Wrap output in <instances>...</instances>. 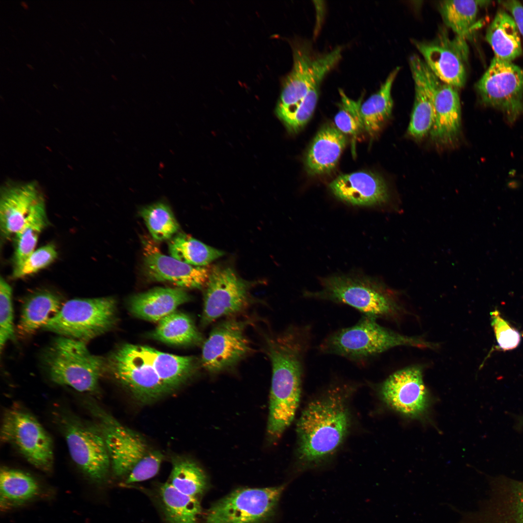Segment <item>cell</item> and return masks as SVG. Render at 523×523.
<instances>
[{
	"mask_svg": "<svg viewBox=\"0 0 523 523\" xmlns=\"http://www.w3.org/2000/svg\"><path fill=\"white\" fill-rule=\"evenodd\" d=\"M11 287L2 277L0 279V348L14 338Z\"/></svg>",
	"mask_w": 523,
	"mask_h": 523,
	"instance_id": "60d3db41",
	"label": "cell"
},
{
	"mask_svg": "<svg viewBox=\"0 0 523 523\" xmlns=\"http://www.w3.org/2000/svg\"><path fill=\"white\" fill-rule=\"evenodd\" d=\"M499 2L510 12L520 34L523 36V5L514 0H501Z\"/></svg>",
	"mask_w": 523,
	"mask_h": 523,
	"instance_id": "7bdbcfd3",
	"label": "cell"
},
{
	"mask_svg": "<svg viewBox=\"0 0 523 523\" xmlns=\"http://www.w3.org/2000/svg\"><path fill=\"white\" fill-rule=\"evenodd\" d=\"M84 406L94 419L103 437L114 475L126 484L141 482L158 472L163 455L135 431L123 425L93 399Z\"/></svg>",
	"mask_w": 523,
	"mask_h": 523,
	"instance_id": "7a4b0ae2",
	"label": "cell"
},
{
	"mask_svg": "<svg viewBox=\"0 0 523 523\" xmlns=\"http://www.w3.org/2000/svg\"><path fill=\"white\" fill-rule=\"evenodd\" d=\"M115 312L111 297L73 299L63 304L42 328L86 343L112 327Z\"/></svg>",
	"mask_w": 523,
	"mask_h": 523,
	"instance_id": "52a82bcc",
	"label": "cell"
},
{
	"mask_svg": "<svg viewBox=\"0 0 523 523\" xmlns=\"http://www.w3.org/2000/svg\"><path fill=\"white\" fill-rule=\"evenodd\" d=\"M482 102L501 111L510 123L523 113V69L495 57L477 82Z\"/></svg>",
	"mask_w": 523,
	"mask_h": 523,
	"instance_id": "4fadbf2b",
	"label": "cell"
},
{
	"mask_svg": "<svg viewBox=\"0 0 523 523\" xmlns=\"http://www.w3.org/2000/svg\"><path fill=\"white\" fill-rule=\"evenodd\" d=\"M150 492L166 523H198L201 511L199 498L180 492L168 481Z\"/></svg>",
	"mask_w": 523,
	"mask_h": 523,
	"instance_id": "d4e9b609",
	"label": "cell"
},
{
	"mask_svg": "<svg viewBox=\"0 0 523 523\" xmlns=\"http://www.w3.org/2000/svg\"><path fill=\"white\" fill-rule=\"evenodd\" d=\"M52 418L65 440L71 459L81 472L95 483L105 482L111 469L110 461L96 424L58 406L52 412Z\"/></svg>",
	"mask_w": 523,
	"mask_h": 523,
	"instance_id": "5b68a950",
	"label": "cell"
},
{
	"mask_svg": "<svg viewBox=\"0 0 523 523\" xmlns=\"http://www.w3.org/2000/svg\"><path fill=\"white\" fill-rule=\"evenodd\" d=\"M413 43L426 64L440 80L458 89L464 86L469 56L466 39L456 35L451 37L447 31L442 29L431 40H414Z\"/></svg>",
	"mask_w": 523,
	"mask_h": 523,
	"instance_id": "5bb4252c",
	"label": "cell"
},
{
	"mask_svg": "<svg viewBox=\"0 0 523 523\" xmlns=\"http://www.w3.org/2000/svg\"><path fill=\"white\" fill-rule=\"evenodd\" d=\"M380 393L387 406L406 417L418 418L426 413L429 406V395L422 370L417 366L392 374L381 385Z\"/></svg>",
	"mask_w": 523,
	"mask_h": 523,
	"instance_id": "e0dca14e",
	"label": "cell"
},
{
	"mask_svg": "<svg viewBox=\"0 0 523 523\" xmlns=\"http://www.w3.org/2000/svg\"><path fill=\"white\" fill-rule=\"evenodd\" d=\"M415 86V100L408 134L419 140L430 132L434 118L431 71L423 60L416 55L409 60Z\"/></svg>",
	"mask_w": 523,
	"mask_h": 523,
	"instance_id": "44dd1931",
	"label": "cell"
},
{
	"mask_svg": "<svg viewBox=\"0 0 523 523\" xmlns=\"http://www.w3.org/2000/svg\"><path fill=\"white\" fill-rule=\"evenodd\" d=\"M139 213L154 241L170 239L179 230V225L173 212L165 202H157L146 206Z\"/></svg>",
	"mask_w": 523,
	"mask_h": 523,
	"instance_id": "d590c367",
	"label": "cell"
},
{
	"mask_svg": "<svg viewBox=\"0 0 523 523\" xmlns=\"http://www.w3.org/2000/svg\"><path fill=\"white\" fill-rule=\"evenodd\" d=\"M248 321L225 320L215 325L203 343L201 364L211 373L233 368L251 350L245 334Z\"/></svg>",
	"mask_w": 523,
	"mask_h": 523,
	"instance_id": "2e32d148",
	"label": "cell"
},
{
	"mask_svg": "<svg viewBox=\"0 0 523 523\" xmlns=\"http://www.w3.org/2000/svg\"><path fill=\"white\" fill-rule=\"evenodd\" d=\"M44 360L53 382L91 394L98 391L99 380L107 368L103 358L92 354L85 342L62 336L52 342Z\"/></svg>",
	"mask_w": 523,
	"mask_h": 523,
	"instance_id": "277c9868",
	"label": "cell"
},
{
	"mask_svg": "<svg viewBox=\"0 0 523 523\" xmlns=\"http://www.w3.org/2000/svg\"><path fill=\"white\" fill-rule=\"evenodd\" d=\"M60 297L53 292L39 291L24 301L17 325L18 333L26 337L43 326L61 309Z\"/></svg>",
	"mask_w": 523,
	"mask_h": 523,
	"instance_id": "f1b7e54d",
	"label": "cell"
},
{
	"mask_svg": "<svg viewBox=\"0 0 523 523\" xmlns=\"http://www.w3.org/2000/svg\"><path fill=\"white\" fill-rule=\"evenodd\" d=\"M434 118L430 134L436 143L453 146L461 132V108L458 89L440 80L431 72Z\"/></svg>",
	"mask_w": 523,
	"mask_h": 523,
	"instance_id": "d6986e66",
	"label": "cell"
},
{
	"mask_svg": "<svg viewBox=\"0 0 523 523\" xmlns=\"http://www.w3.org/2000/svg\"><path fill=\"white\" fill-rule=\"evenodd\" d=\"M0 506L3 509L23 505L40 494L36 479L24 471L3 466L0 474Z\"/></svg>",
	"mask_w": 523,
	"mask_h": 523,
	"instance_id": "f546056e",
	"label": "cell"
},
{
	"mask_svg": "<svg viewBox=\"0 0 523 523\" xmlns=\"http://www.w3.org/2000/svg\"><path fill=\"white\" fill-rule=\"evenodd\" d=\"M329 188L338 199L357 206L380 205L389 198L387 184L380 175L358 171L341 174L334 179Z\"/></svg>",
	"mask_w": 523,
	"mask_h": 523,
	"instance_id": "ffe728a7",
	"label": "cell"
},
{
	"mask_svg": "<svg viewBox=\"0 0 523 523\" xmlns=\"http://www.w3.org/2000/svg\"><path fill=\"white\" fill-rule=\"evenodd\" d=\"M322 81L318 80L312 84L293 114L283 123L290 133L299 132L312 117L318 101Z\"/></svg>",
	"mask_w": 523,
	"mask_h": 523,
	"instance_id": "f35d334b",
	"label": "cell"
},
{
	"mask_svg": "<svg viewBox=\"0 0 523 523\" xmlns=\"http://www.w3.org/2000/svg\"><path fill=\"white\" fill-rule=\"evenodd\" d=\"M285 487L236 490L212 505L205 523H263L274 514Z\"/></svg>",
	"mask_w": 523,
	"mask_h": 523,
	"instance_id": "8fae6325",
	"label": "cell"
},
{
	"mask_svg": "<svg viewBox=\"0 0 523 523\" xmlns=\"http://www.w3.org/2000/svg\"><path fill=\"white\" fill-rule=\"evenodd\" d=\"M168 482L180 492L199 498L207 487L206 476L195 462L185 458L174 459Z\"/></svg>",
	"mask_w": 523,
	"mask_h": 523,
	"instance_id": "e575fe53",
	"label": "cell"
},
{
	"mask_svg": "<svg viewBox=\"0 0 523 523\" xmlns=\"http://www.w3.org/2000/svg\"><path fill=\"white\" fill-rule=\"evenodd\" d=\"M152 337L175 345L198 344L202 339L192 319L186 314L175 311L159 322Z\"/></svg>",
	"mask_w": 523,
	"mask_h": 523,
	"instance_id": "d6a6232c",
	"label": "cell"
},
{
	"mask_svg": "<svg viewBox=\"0 0 523 523\" xmlns=\"http://www.w3.org/2000/svg\"><path fill=\"white\" fill-rule=\"evenodd\" d=\"M293 47V64L285 78L276 107V114L284 123L295 112L312 84L323 80L341 58L342 48L316 55L309 44L298 42Z\"/></svg>",
	"mask_w": 523,
	"mask_h": 523,
	"instance_id": "ba28073f",
	"label": "cell"
},
{
	"mask_svg": "<svg viewBox=\"0 0 523 523\" xmlns=\"http://www.w3.org/2000/svg\"><path fill=\"white\" fill-rule=\"evenodd\" d=\"M400 70L399 67L394 69L379 90L361 104L360 113L364 129L371 138L379 133L391 117L393 107L392 87Z\"/></svg>",
	"mask_w": 523,
	"mask_h": 523,
	"instance_id": "83f0119b",
	"label": "cell"
},
{
	"mask_svg": "<svg viewBox=\"0 0 523 523\" xmlns=\"http://www.w3.org/2000/svg\"><path fill=\"white\" fill-rule=\"evenodd\" d=\"M48 225L45 200L42 196L14 236V267L20 264L35 250L40 234Z\"/></svg>",
	"mask_w": 523,
	"mask_h": 523,
	"instance_id": "4dcf8cb0",
	"label": "cell"
},
{
	"mask_svg": "<svg viewBox=\"0 0 523 523\" xmlns=\"http://www.w3.org/2000/svg\"><path fill=\"white\" fill-rule=\"evenodd\" d=\"M272 378L267 433L279 438L295 416L300 399L304 365L298 357L280 354L271 360Z\"/></svg>",
	"mask_w": 523,
	"mask_h": 523,
	"instance_id": "9c48e42d",
	"label": "cell"
},
{
	"mask_svg": "<svg viewBox=\"0 0 523 523\" xmlns=\"http://www.w3.org/2000/svg\"><path fill=\"white\" fill-rule=\"evenodd\" d=\"M354 387L346 383L332 385L304 409L296 429L302 463H318L341 445L350 426L348 399Z\"/></svg>",
	"mask_w": 523,
	"mask_h": 523,
	"instance_id": "6da1fadb",
	"label": "cell"
},
{
	"mask_svg": "<svg viewBox=\"0 0 523 523\" xmlns=\"http://www.w3.org/2000/svg\"><path fill=\"white\" fill-rule=\"evenodd\" d=\"M502 495L495 523H523V482L511 483Z\"/></svg>",
	"mask_w": 523,
	"mask_h": 523,
	"instance_id": "8d00e7d4",
	"label": "cell"
},
{
	"mask_svg": "<svg viewBox=\"0 0 523 523\" xmlns=\"http://www.w3.org/2000/svg\"><path fill=\"white\" fill-rule=\"evenodd\" d=\"M138 347L170 392L185 383L196 369L193 357L165 353L146 346Z\"/></svg>",
	"mask_w": 523,
	"mask_h": 523,
	"instance_id": "484cf974",
	"label": "cell"
},
{
	"mask_svg": "<svg viewBox=\"0 0 523 523\" xmlns=\"http://www.w3.org/2000/svg\"><path fill=\"white\" fill-rule=\"evenodd\" d=\"M321 288L306 291V298L350 306L364 316L388 318L396 311L392 295L384 286L368 277L333 276L321 279Z\"/></svg>",
	"mask_w": 523,
	"mask_h": 523,
	"instance_id": "8992f818",
	"label": "cell"
},
{
	"mask_svg": "<svg viewBox=\"0 0 523 523\" xmlns=\"http://www.w3.org/2000/svg\"><path fill=\"white\" fill-rule=\"evenodd\" d=\"M190 299L187 293L181 288H156L133 296L129 308L137 317L159 322Z\"/></svg>",
	"mask_w": 523,
	"mask_h": 523,
	"instance_id": "cb8c5ba5",
	"label": "cell"
},
{
	"mask_svg": "<svg viewBox=\"0 0 523 523\" xmlns=\"http://www.w3.org/2000/svg\"><path fill=\"white\" fill-rule=\"evenodd\" d=\"M21 5L23 7V8L24 9H28V6L27 4L25 1H22L21 2Z\"/></svg>",
	"mask_w": 523,
	"mask_h": 523,
	"instance_id": "ee69618b",
	"label": "cell"
},
{
	"mask_svg": "<svg viewBox=\"0 0 523 523\" xmlns=\"http://www.w3.org/2000/svg\"><path fill=\"white\" fill-rule=\"evenodd\" d=\"M346 143L345 134L335 125L328 124L321 128L305 157L308 174L313 176L331 171L336 167Z\"/></svg>",
	"mask_w": 523,
	"mask_h": 523,
	"instance_id": "603a6c76",
	"label": "cell"
},
{
	"mask_svg": "<svg viewBox=\"0 0 523 523\" xmlns=\"http://www.w3.org/2000/svg\"><path fill=\"white\" fill-rule=\"evenodd\" d=\"M205 286L201 321L204 326L241 312L249 304V283L230 267L211 268Z\"/></svg>",
	"mask_w": 523,
	"mask_h": 523,
	"instance_id": "9a60e30c",
	"label": "cell"
},
{
	"mask_svg": "<svg viewBox=\"0 0 523 523\" xmlns=\"http://www.w3.org/2000/svg\"><path fill=\"white\" fill-rule=\"evenodd\" d=\"M27 65L31 69H33V68L30 65H29V64H28Z\"/></svg>",
	"mask_w": 523,
	"mask_h": 523,
	"instance_id": "f6af8a7d",
	"label": "cell"
},
{
	"mask_svg": "<svg viewBox=\"0 0 523 523\" xmlns=\"http://www.w3.org/2000/svg\"><path fill=\"white\" fill-rule=\"evenodd\" d=\"M171 257L188 264L204 267L222 256L224 252L209 246L189 235L179 233L168 244Z\"/></svg>",
	"mask_w": 523,
	"mask_h": 523,
	"instance_id": "836d02e7",
	"label": "cell"
},
{
	"mask_svg": "<svg viewBox=\"0 0 523 523\" xmlns=\"http://www.w3.org/2000/svg\"><path fill=\"white\" fill-rule=\"evenodd\" d=\"M432 345L419 338L395 333L380 325L376 319L363 315L353 326L329 334L319 345V350L322 354L336 355L352 362L364 363L394 347L427 348Z\"/></svg>",
	"mask_w": 523,
	"mask_h": 523,
	"instance_id": "3957f363",
	"label": "cell"
},
{
	"mask_svg": "<svg viewBox=\"0 0 523 523\" xmlns=\"http://www.w3.org/2000/svg\"><path fill=\"white\" fill-rule=\"evenodd\" d=\"M0 440L12 446L37 469L46 472L52 469V439L36 418L23 407L14 404L5 410Z\"/></svg>",
	"mask_w": 523,
	"mask_h": 523,
	"instance_id": "30bf717a",
	"label": "cell"
},
{
	"mask_svg": "<svg viewBox=\"0 0 523 523\" xmlns=\"http://www.w3.org/2000/svg\"><path fill=\"white\" fill-rule=\"evenodd\" d=\"M339 93L341 102L335 116V125L344 134L355 136L364 129L360 113L361 99L352 100L342 90H339Z\"/></svg>",
	"mask_w": 523,
	"mask_h": 523,
	"instance_id": "74e56055",
	"label": "cell"
},
{
	"mask_svg": "<svg viewBox=\"0 0 523 523\" xmlns=\"http://www.w3.org/2000/svg\"><path fill=\"white\" fill-rule=\"evenodd\" d=\"M42 196L35 182L10 183L3 187L0 199V229L3 238L15 236Z\"/></svg>",
	"mask_w": 523,
	"mask_h": 523,
	"instance_id": "7402d4cb",
	"label": "cell"
},
{
	"mask_svg": "<svg viewBox=\"0 0 523 523\" xmlns=\"http://www.w3.org/2000/svg\"><path fill=\"white\" fill-rule=\"evenodd\" d=\"M54 245L49 244L35 250L20 264L14 267L12 277L17 279L35 273L48 266L57 258Z\"/></svg>",
	"mask_w": 523,
	"mask_h": 523,
	"instance_id": "ab89813d",
	"label": "cell"
},
{
	"mask_svg": "<svg viewBox=\"0 0 523 523\" xmlns=\"http://www.w3.org/2000/svg\"><path fill=\"white\" fill-rule=\"evenodd\" d=\"M490 315L499 348L505 351L516 348L521 341L519 332L506 321L497 310L492 311Z\"/></svg>",
	"mask_w": 523,
	"mask_h": 523,
	"instance_id": "b9f144b4",
	"label": "cell"
},
{
	"mask_svg": "<svg viewBox=\"0 0 523 523\" xmlns=\"http://www.w3.org/2000/svg\"><path fill=\"white\" fill-rule=\"evenodd\" d=\"M106 367L141 403H151L170 392L137 345L120 347L109 357Z\"/></svg>",
	"mask_w": 523,
	"mask_h": 523,
	"instance_id": "7c38bea8",
	"label": "cell"
},
{
	"mask_svg": "<svg viewBox=\"0 0 523 523\" xmlns=\"http://www.w3.org/2000/svg\"><path fill=\"white\" fill-rule=\"evenodd\" d=\"M486 39L495 58L512 62L522 54L520 33L514 19L503 10H499L488 26Z\"/></svg>",
	"mask_w": 523,
	"mask_h": 523,
	"instance_id": "4316f807",
	"label": "cell"
},
{
	"mask_svg": "<svg viewBox=\"0 0 523 523\" xmlns=\"http://www.w3.org/2000/svg\"><path fill=\"white\" fill-rule=\"evenodd\" d=\"M484 0H443L439 10L446 27L459 37L467 39L476 27L479 8L487 4Z\"/></svg>",
	"mask_w": 523,
	"mask_h": 523,
	"instance_id": "1f68e13d",
	"label": "cell"
},
{
	"mask_svg": "<svg viewBox=\"0 0 523 523\" xmlns=\"http://www.w3.org/2000/svg\"><path fill=\"white\" fill-rule=\"evenodd\" d=\"M143 245L144 270L151 280L188 289L206 284L211 268L192 266L162 254L153 241L144 240Z\"/></svg>",
	"mask_w": 523,
	"mask_h": 523,
	"instance_id": "ac0fdd59",
	"label": "cell"
}]
</instances>
